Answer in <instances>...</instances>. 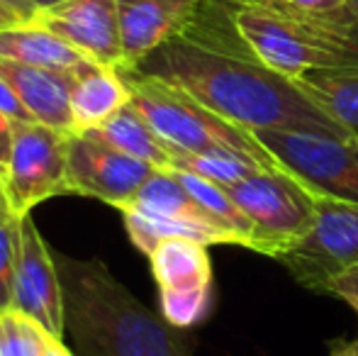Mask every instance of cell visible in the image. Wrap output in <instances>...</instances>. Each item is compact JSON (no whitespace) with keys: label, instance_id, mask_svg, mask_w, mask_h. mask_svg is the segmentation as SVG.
<instances>
[{"label":"cell","instance_id":"obj_1","mask_svg":"<svg viewBox=\"0 0 358 356\" xmlns=\"http://www.w3.org/2000/svg\"><path fill=\"white\" fill-rule=\"evenodd\" d=\"M132 71L180 88L249 132L305 129L358 139V132L322 113L295 81L271 71L246 49L222 0H203L188 27Z\"/></svg>","mask_w":358,"mask_h":356},{"label":"cell","instance_id":"obj_2","mask_svg":"<svg viewBox=\"0 0 358 356\" xmlns=\"http://www.w3.org/2000/svg\"><path fill=\"white\" fill-rule=\"evenodd\" d=\"M54 259L64 288V327L78 356H193L180 329L139 303L103 262Z\"/></svg>","mask_w":358,"mask_h":356},{"label":"cell","instance_id":"obj_3","mask_svg":"<svg viewBox=\"0 0 358 356\" xmlns=\"http://www.w3.org/2000/svg\"><path fill=\"white\" fill-rule=\"evenodd\" d=\"M120 69V66H117ZM129 88V103L144 115L166 147L176 154H208L234 152L249 157L266 169H285L271 157L256 137L244 127H236L229 120L220 118L210 108L159 78L144 76L132 69H120ZM287 171V169H285Z\"/></svg>","mask_w":358,"mask_h":356},{"label":"cell","instance_id":"obj_4","mask_svg":"<svg viewBox=\"0 0 358 356\" xmlns=\"http://www.w3.org/2000/svg\"><path fill=\"white\" fill-rule=\"evenodd\" d=\"M251 222V252L278 259L317 222L320 195L290 171H256L227 188Z\"/></svg>","mask_w":358,"mask_h":356},{"label":"cell","instance_id":"obj_5","mask_svg":"<svg viewBox=\"0 0 358 356\" xmlns=\"http://www.w3.org/2000/svg\"><path fill=\"white\" fill-rule=\"evenodd\" d=\"M222 3L227 5L231 24L246 49L271 71L297 81L322 69H349L341 54L317 42L312 34L283 17L278 10L261 3H231V0Z\"/></svg>","mask_w":358,"mask_h":356},{"label":"cell","instance_id":"obj_6","mask_svg":"<svg viewBox=\"0 0 358 356\" xmlns=\"http://www.w3.org/2000/svg\"><path fill=\"white\" fill-rule=\"evenodd\" d=\"M251 134L317 195L358 203V139L305 129H261Z\"/></svg>","mask_w":358,"mask_h":356},{"label":"cell","instance_id":"obj_7","mask_svg":"<svg viewBox=\"0 0 358 356\" xmlns=\"http://www.w3.org/2000/svg\"><path fill=\"white\" fill-rule=\"evenodd\" d=\"M312 293L329 295L331 283L358 266V203L317 198V222L305 239L275 259Z\"/></svg>","mask_w":358,"mask_h":356},{"label":"cell","instance_id":"obj_8","mask_svg":"<svg viewBox=\"0 0 358 356\" xmlns=\"http://www.w3.org/2000/svg\"><path fill=\"white\" fill-rule=\"evenodd\" d=\"M69 139L71 132L39 122L13 124V149L5 173L8 203L15 215H29L34 205L66 195Z\"/></svg>","mask_w":358,"mask_h":356},{"label":"cell","instance_id":"obj_9","mask_svg":"<svg viewBox=\"0 0 358 356\" xmlns=\"http://www.w3.org/2000/svg\"><path fill=\"white\" fill-rule=\"evenodd\" d=\"M154 171L156 169L142 159L129 157L90 134L71 132L66 195H83L122 208L139 193Z\"/></svg>","mask_w":358,"mask_h":356},{"label":"cell","instance_id":"obj_10","mask_svg":"<svg viewBox=\"0 0 358 356\" xmlns=\"http://www.w3.org/2000/svg\"><path fill=\"white\" fill-rule=\"evenodd\" d=\"M15 310L34 320L52 337L64 339V288L57 259L44 244L32 213L20 215L17 266H15Z\"/></svg>","mask_w":358,"mask_h":356},{"label":"cell","instance_id":"obj_11","mask_svg":"<svg viewBox=\"0 0 358 356\" xmlns=\"http://www.w3.org/2000/svg\"><path fill=\"white\" fill-rule=\"evenodd\" d=\"M32 22L71 44L90 62L122 66L117 0H62L39 10Z\"/></svg>","mask_w":358,"mask_h":356},{"label":"cell","instance_id":"obj_12","mask_svg":"<svg viewBox=\"0 0 358 356\" xmlns=\"http://www.w3.org/2000/svg\"><path fill=\"white\" fill-rule=\"evenodd\" d=\"M203 0H117L122 66L134 69L142 59L183 32Z\"/></svg>","mask_w":358,"mask_h":356},{"label":"cell","instance_id":"obj_13","mask_svg":"<svg viewBox=\"0 0 358 356\" xmlns=\"http://www.w3.org/2000/svg\"><path fill=\"white\" fill-rule=\"evenodd\" d=\"M0 76L13 88L34 122L73 132L71 73L47 71V69L0 59Z\"/></svg>","mask_w":358,"mask_h":356},{"label":"cell","instance_id":"obj_14","mask_svg":"<svg viewBox=\"0 0 358 356\" xmlns=\"http://www.w3.org/2000/svg\"><path fill=\"white\" fill-rule=\"evenodd\" d=\"M129 103V88L117 66L90 62L71 73L73 132H90Z\"/></svg>","mask_w":358,"mask_h":356},{"label":"cell","instance_id":"obj_15","mask_svg":"<svg viewBox=\"0 0 358 356\" xmlns=\"http://www.w3.org/2000/svg\"><path fill=\"white\" fill-rule=\"evenodd\" d=\"M278 10L283 17L302 27L307 34L341 54L351 66L349 49L356 29V13L351 0H251Z\"/></svg>","mask_w":358,"mask_h":356},{"label":"cell","instance_id":"obj_16","mask_svg":"<svg viewBox=\"0 0 358 356\" xmlns=\"http://www.w3.org/2000/svg\"><path fill=\"white\" fill-rule=\"evenodd\" d=\"M0 59L59 73H76L90 64L78 49L34 22L0 29Z\"/></svg>","mask_w":358,"mask_h":356},{"label":"cell","instance_id":"obj_17","mask_svg":"<svg viewBox=\"0 0 358 356\" xmlns=\"http://www.w3.org/2000/svg\"><path fill=\"white\" fill-rule=\"evenodd\" d=\"M149 264L159 290H190L215 285L208 244H200L195 239H164L149 254Z\"/></svg>","mask_w":358,"mask_h":356},{"label":"cell","instance_id":"obj_18","mask_svg":"<svg viewBox=\"0 0 358 356\" xmlns=\"http://www.w3.org/2000/svg\"><path fill=\"white\" fill-rule=\"evenodd\" d=\"M80 134H90V137L100 139V142L110 144L129 157L142 159L154 169H173V152L166 147L164 139L151 129V124L132 103L120 108L100 127Z\"/></svg>","mask_w":358,"mask_h":356},{"label":"cell","instance_id":"obj_19","mask_svg":"<svg viewBox=\"0 0 358 356\" xmlns=\"http://www.w3.org/2000/svg\"><path fill=\"white\" fill-rule=\"evenodd\" d=\"M122 208H132L146 215H161V218L188 220V222H200V225L217 227L215 220L210 218V215L195 203L193 195L185 190V185L178 180L173 169H156V171L151 173V178L139 188V193L134 195L129 203H124ZM217 229H222V227H217ZM222 232H224V229H222Z\"/></svg>","mask_w":358,"mask_h":356},{"label":"cell","instance_id":"obj_20","mask_svg":"<svg viewBox=\"0 0 358 356\" xmlns=\"http://www.w3.org/2000/svg\"><path fill=\"white\" fill-rule=\"evenodd\" d=\"M120 213H122L124 229H127L132 244L142 254H146V257L164 239L171 237L195 239V242L208 244V247H213V244H234V239L229 234L217 227H210V225L188 222V220H176V218H161V215H146L132 208H120Z\"/></svg>","mask_w":358,"mask_h":356},{"label":"cell","instance_id":"obj_21","mask_svg":"<svg viewBox=\"0 0 358 356\" xmlns=\"http://www.w3.org/2000/svg\"><path fill=\"white\" fill-rule=\"evenodd\" d=\"M297 86L331 120L358 132V71L356 69H322L297 78Z\"/></svg>","mask_w":358,"mask_h":356},{"label":"cell","instance_id":"obj_22","mask_svg":"<svg viewBox=\"0 0 358 356\" xmlns=\"http://www.w3.org/2000/svg\"><path fill=\"white\" fill-rule=\"evenodd\" d=\"M180 183L185 185L193 200L215 220L217 227H222L224 232H229L234 237L236 247L251 249V222L246 220V215L236 208V203L231 200V195L227 193V188L213 183V180L198 176V173L183 171V169H173Z\"/></svg>","mask_w":358,"mask_h":356},{"label":"cell","instance_id":"obj_23","mask_svg":"<svg viewBox=\"0 0 358 356\" xmlns=\"http://www.w3.org/2000/svg\"><path fill=\"white\" fill-rule=\"evenodd\" d=\"M173 169L198 173V176L213 180L222 188H231L239 180L249 178L251 173L264 171L259 162L249 157H241L234 152H208V154H176ZM266 171H278V169H266ZM285 171V169H283Z\"/></svg>","mask_w":358,"mask_h":356},{"label":"cell","instance_id":"obj_24","mask_svg":"<svg viewBox=\"0 0 358 356\" xmlns=\"http://www.w3.org/2000/svg\"><path fill=\"white\" fill-rule=\"evenodd\" d=\"M215 303V285L190 290H159L161 315L169 325L188 329L200 325L210 315Z\"/></svg>","mask_w":358,"mask_h":356},{"label":"cell","instance_id":"obj_25","mask_svg":"<svg viewBox=\"0 0 358 356\" xmlns=\"http://www.w3.org/2000/svg\"><path fill=\"white\" fill-rule=\"evenodd\" d=\"M47 334L17 310L0 313V356H42Z\"/></svg>","mask_w":358,"mask_h":356},{"label":"cell","instance_id":"obj_26","mask_svg":"<svg viewBox=\"0 0 358 356\" xmlns=\"http://www.w3.org/2000/svg\"><path fill=\"white\" fill-rule=\"evenodd\" d=\"M20 218L13 210L0 213V313L15 310V266H17Z\"/></svg>","mask_w":358,"mask_h":356},{"label":"cell","instance_id":"obj_27","mask_svg":"<svg viewBox=\"0 0 358 356\" xmlns=\"http://www.w3.org/2000/svg\"><path fill=\"white\" fill-rule=\"evenodd\" d=\"M329 295L344 300V303L351 305V308L356 310V315H358V266L349 269L346 273H341L339 278L331 283Z\"/></svg>","mask_w":358,"mask_h":356},{"label":"cell","instance_id":"obj_28","mask_svg":"<svg viewBox=\"0 0 358 356\" xmlns=\"http://www.w3.org/2000/svg\"><path fill=\"white\" fill-rule=\"evenodd\" d=\"M0 110L8 115L15 122H32V115L24 110V105L20 103V98L13 93V88L5 83V78L0 76Z\"/></svg>","mask_w":358,"mask_h":356},{"label":"cell","instance_id":"obj_29","mask_svg":"<svg viewBox=\"0 0 358 356\" xmlns=\"http://www.w3.org/2000/svg\"><path fill=\"white\" fill-rule=\"evenodd\" d=\"M13 124L15 120H10L8 115L0 110V176L5 178L10 164V149H13Z\"/></svg>","mask_w":358,"mask_h":356},{"label":"cell","instance_id":"obj_30","mask_svg":"<svg viewBox=\"0 0 358 356\" xmlns=\"http://www.w3.org/2000/svg\"><path fill=\"white\" fill-rule=\"evenodd\" d=\"M327 356H358V334L354 339H331L327 344Z\"/></svg>","mask_w":358,"mask_h":356},{"label":"cell","instance_id":"obj_31","mask_svg":"<svg viewBox=\"0 0 358 356\" xmlns=\"http://www.w3.org/2000/svg\"><path fill=\"white\" fill-rule=\"evenodd\" d=\"M0 3L5 5V8H10L15 15H17L20 20H22L24 24H29L34 20V15H37V8H34L29 0H0Z\"/></svg>","mask_w":358,"mask_h":356},{"label":"cell","instance_id":"obj_32","mask_svg":"<svg viewBox=\"0 0 358 356\" xmlns=\"http://www.w3.org/2000/svg\"><path fill=\"white\" fill-rule=\"evenodd\" d=\"M42 356H73V352L62 342V339L47 334V342H44V354Z\"/></svg>","mask_w":358,"mask_h":356},{"label":"cell","instance_id":"obj_33","mask_svg":"<svg viewBox=\"0 0 358 356\" xmlns=\"http://www.w3.org/2000/svg\"><path fill=\"white\" fill-rule=\"evenodd\" d=\"M17 24H24V22L17 17V15L13 13V10H10V8H5V5L0 3V29L17 27Z\"/></svg>","mask_w":358,"mask_h":356},{"label":"cell","instance_id":"obj_34","mask_svg":"<svg viewBox=\"0 0 358 356\" xmlns=\"http://www.w3.org/2000/svg\"><path fill=\"white\" fill-rule=\"evenodd\" d=\"M351 5H354V13H356V29H354V37H351L349 59H351V66L358 71V0H351Z\"/></svg>","mask_w":358,"mask_h":356},{"label":"cell","instance_id":"obj_35","mask_svg":"<svg viewBox=\"0 0 358 356\" xmlns=\"http://www.w3.org/2000/svg\"><path fill=\"white\" fill-rule=\"evenodd\" d=\"M3 210H10V203H8V190H5V178L0 176V213Z\"/></svg>","mask_w":358,"mask_h":356},{"label":"cell","instance_id":"obj_36","mask_svg":"<svg viewBox=\"0 0 358 356\" xmlns=\"http://www.w3.org/2000/svg\"><path fill=\"white\" fill-rule=\"evenodd\" d=\"M29 3L37 8V13L39 10H44V8H52V5H57V3H62V0H29Z\"/></svg>","mask_w":358,"mask_h":356},{"label":"cell","instance_id":"obj_37","mask_svg":"<svg viewBox=\"0 0 358 356\" xmlns=\"http://www.w3.org/2000/svg\"><path fill=\"white\" fill-rule=\"evenodd\" d=\"M231 3H251V0H231Z\"/></svg>","mask_w":358,"mask_h":356}]
</instances>
